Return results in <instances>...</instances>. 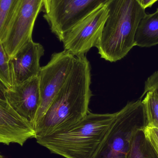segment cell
Listing matches in <instances>:
<instances>
[{"instance_id": "6da1fadb", "label": "cell", "mask_w": 158, "mask_h": 158, "mask_svg": "<svg viewBox=\"0 0 158 158\" xmlns=\"http://www.w3.org/2000/svg\"><path fill=\"white\" fill-rule=\"evenodd\" d=\"M70 75L34 127L35 139L68 128L90 111L91 65L85 55L76 57Z\"/></svg>"}, {"instance_id": "7a4b0ae2", "label": "cell", "mask_w": 158, "mask_h": 158, "mask_svg": "<svg viewBox=\"0 0 158 158\" xmlns=\"http://www.w3.org/2000/svg\"><path fill=\"white\" fill-rule=\"evenodd\" d=\"M116 114L89 112L68 128L36 141L52 153L66 158H94Z\"/></svg>"}, {"instance_id": "3957f363", "label": "cell", "mask_w": 158, "mask_h": 158, "mask_svg": "<svg viewBox=\"0 0 158 158\" xmlns=\"http://www.w3.org/2000/svg\"><path fill=\"white\" fill-rule=\"evenodd\" d=\"M109 15L96 47L100 57L113 63L124 58L135 46V33L145 9L136 0H110Z\"/></svg>"}, {"instance_id": "277c9868", "label": "cell", "mask_w": 158, "mask_h": 158, "mask_svg": "<svg viewBox=\"0 0 158 158\" xmlns=\"http://www.w3.org/2000/svg\"><path fill=\"white\" fill-rule=\"evenodd\" d=\"M142 99L129 102L116 112L103 143L94 158H124L135 135L147 126Z\"/></svg>"}, {"instance_id": "5b68a950", "label": "cell", "mask_w": 158, "mask_h": 158, "mask_svg": "<svg viewBox=\"0 0 158 158\" xmlns=\"http://www.w3.org/2000/svg\"><path fill=\"white\" fill-rule=\"evenodd\" d=\"M110 0H48L43 17L51 31L62 42L76 24Z\"/></svg>"}, {"instance_id": "8992f818", "label": "cell", "mask_w": 158, "mask_h": 158, "mask_svg": "<svg viewBox=\"0 0 158 158\" xmlns=\"http://www.w3.org/2000/svg\"><path fill=\"white\" fill-rule=\"evenodd\" d=\"M108 15L107 3L80 20L65 34L62 41L64 50L75 57L85 55L91 48L96 46Z\"/></svg>"}, {"instance_id": "52a82bcc", "label": "cell", "mask_w": 158, "mask_h": 158, "mask_svg": "<svg viewBox=\"0 0 158 158\" xmlns=\"http://www.w3.org/2000/svg\"><path fill=\"white\" fill-rule=\"evenodd\" d=\"M76 59L74 56L64 50L52 55L49 63L41 67L38 76L41 103L35 125L63 87L71 73Z\"/></svg>"}, {"instance_id": "ba28073f", "label": "cell", "mask_w": 158, "mask_h": 158, "mask_svg": "<svg viewBox=\"0 0 158 158\" xmlns=\"http://www.w3.org/2000/svg\"><path fill=\"white\" fill-rule=\"evenodd\" d=\"M48 0H21L10 31L2 43L9 59L26 44L32 40L35 21L47 7Z\"/></svg>"}, {"instance_id": "9c48e42d", "label": "cell", "mask_w": 158, "mask_h": 158, "mask_svg": "<svg viewBox=\"0 0 158 158\" xmlns=\"http://www.w3.org/2000/svg\"><path fill=\"white\" fill-rule=\"evenodd\" d=\"M5 97L12 108L34 128L41 103L39 77L7 89Z\"/></svg>"}, {"instance_id": "30bf717a", "label": "cell", "mask_w": 158, "mask_h": 158, "mask_svg": "<svg viewBox=\"0 0 158 158\" xmlns=\"http://www.w3.org/2000/svg\"><path fill=\"white\" fill-rule=\"evenodd\" d=\"M44 52L43 46L32 40L10 58L13 87L39 76L41 69L40 60Z\"/></svg>"}, {"instance_id": "8fae6325", "label": "cell", "mask_w": 158, "mask_h": 158, "mask_svg": "<svg viewBox=\"0 0 158 158\" xmlns=\"http://www.w3.org/2000/svg\"><path fill=\"white\" fill-rule=\"evenodd\" d=\"M35 137L32 124L19 116L7 101L0 99V143L18 144L22 146Z\"/></svg>"}, {"instance_id": "7c38bea8", "label": "cell", "mask_w": 158, "mask_h": 158, "mask_svg": "<svg viewBox=\"0 0 158 158\" xmlns=\"http://www.w3.org/2000/svg\"><path fill=\"white\" fill-rule=\"evenodd\" d=\"M135 46L150 47L158 45V8L155 13L145 14L135 33Z\"/></svg>"}, {"instance_id": "4fadbf2b", "label": "cell", "mask_w": 158, "mask_h": 158, "mask_svg": "<svg viewBox=\"0 0 158 158\" xmlns=\"http://www.w3.org/2000/svg\"><path fill=\"white\" fill-rule=\"evenodd\" d=\"M21 0H0V40L5 41Z\"/></svg>"}, {"instance_id": "5bb4252c", "label": "cell", "mask_w": 158, "mask_h": 158, "mask_svg": "<svg viewBox=\"0 0 158 158\" xmlns=\"http://www.w3.org/2000/svg\"><path fill=\"white\" fill-rule=\"evenodd\" d=\"M124 158H158L143 130L138 131L133 138L130 149Z\"/></svg>"}, {"instance_id": "9a60e30c", "label": "cell", "mask_w": 158, "mask_h": 158, "mask_svg": "<svg viewBox=\"0 0 158 158\" xmlns=\"http://www.w3.org/2000/svg\"><path fill=\"white\" fill-rule=\"evenodd\" d=\"M146 118L147 126L158 128V94L154 91L148 92L142 99Z\"/></svg>"}, {"instance_id": "2e32d148", "label": "cell", "mask_w": 158, "mask_h": 158, "mask_svg": "<svg viewBox=\"0 0 158 158\" xmlns=\"http://www.w3.org/2000/svg\"><path fill=\"white\" fill-rule=\"evenodd\" d=\"M9 59L2 42L0 40V79L5 84L8 89L13 87V82L9 67Z\"/></svg>"}, {"instance_id": "e0dca14e", "label": "cell", "mask_w": 158, "mask_h": 158, "mask_svg": "<svg viewBox=\"0 0 158 158\" xmlns=\"http://www.w3.org/2000/svg\"><path fill=\"white\" fill-rule=\"evenodd\" d=\"M145 135L158 156V128L146 126L144 129Z\"/></svg>"}, {"instance_id": "ac0fdd59", "label": "cell", "mask_w": 158, "mask_h": 158, "mask_svg": "<svg viewBox=\"0 0 158 158\" xmlns=\"http://www.w3.org/2000/svg\"><path fill=\"white\" fill-rule=\"evenodd\" d=\"M149 91H154L158 94V70L153 73L145 82L144 88L140 99H143L145 94Z\"/></svg>"}, {"instance_id": "d6986e66", "label": "cell", "mask_w": 158, "mask_h": 158, "mask_svg": "<svg viewBox=\"0 0 158 158\" xmlns=\"http://www.w3.org/2000/svg\"><path fill=\"white\" fill-rule=\"evenodd\" d=\"M158 0H136L139 4L145 9L147 7H151Z\"/></svg>"}, {"instance_id": "ffe728a7", "label": "cell", "mask_w": 158, "mask_h": 158, "mask_svg": "<svg viewBox=\"0 0 158 158\" xmlns=\"http://www.w3.org/2000/svg\"><path fill=\"white\" fill-rule=\"evenodd\" d=\"M8 89L5 84L0 79V99L6 101L5 94Z\"/></svg>"}, {"instance_id": "44dd1931", "label": "cell", "mask_w": 158, "mask_h": 158, "mask_svg": "<svg viewBox=\"0 0 158 158\" xmlns=\"http://www.w3.org/2000/svg\"><path fill=\"white\" fill-rule=\"evenodd\" d=\"M0 158H4L3 157V156H2L1 154H0Z\"/></svg>"}]
</instances>
